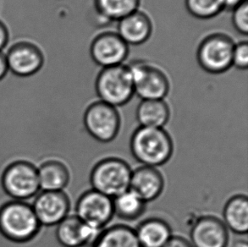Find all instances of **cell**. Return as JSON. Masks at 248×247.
Returning <instances> with one entry per match:
<instances>
[{"mask_svg": "<svg viewBox=\"0 0 248 247\" xmlns=\"http://www.w3.org/2000/svg\"><path fill=\"white\" fill-rule=\"evenodd\" d=\"M41 228L28 201L9 199L0 206V235L7 241L27 243L37 236Z\"/></svg>", "mask_w": 248, "mask_h": 247, "instance_id": "6da1fadb", "label": "cell"}, {"mask_svg": "<svg viewBox=\"0 0 248 247\" xmlns=\"http://www.w3.org/2000/svg\"><path fill=\"white\" fill-rule=\"evenodd\" d=\"M131 151L142 166L157 168L170 159L174 144L164 128L139 126L131 137Z\"/></svg>", "mask_w": 248, "mask_h": 247, "instance_id": "7a4b0ae2", "label": "cell"}, {"mask_svg": "<svg viewBox=\"0 0 248 247\" xmlns=\"http://www.w3.org/2000/svg\"><path fill=\"white\" fill-rule=\"evenodd\" d=\"M0 185L11 200H30L40 191L37 166L24 159L10 162L2 171Z\"/></svg>", "mask_w": 248, "mask_h": 247, "instance_id": "3957f363", "label": "cell"}, {"mask_svg": "<svg viewBox=\"0 0 248 247\" xmlns=\"http://www.w3.org/2000/svg\"><path fill=\"white\" fill-rule=\"evenodd\" d=\"M95 90L100 101L113 107L128 104L135 92L127 65L102 68L96 78Z\"/></svg>", "mask_w": 248, "mask_h": 247, "instance_id": "277c9868", "label": "cell"}, {"mask_svg": "<svg viewBox=\"0 0 248 247\" xmlns=\"http://www.w3.org/2000/svg\"><path fill=\"white\" fill-rule=\"evenodd\" d=\"M131 170L130 165L117 157L99 161L93 168L90 182L93 190L114 198L130 189Z\"/></svg>", "mask_w": 248, "mask_h": 247, "instance_id": "5b68a950", "label": "cell"}, {"mask_svg": "<svg viewBox=\"0 0 248 247\" xmlns=\"http://www.w3.org/2000/svg\"><path fill=\"white\" fill-rule=\"evenodd\" d=\"M134 85L135 94L141 100L165 99L170 90L167 74L148 61L137 60L127 64Z\"/></svg>", "mask_w": 248, "mask_h": 247, "instance_id": "8992f818", "label": "cell"}, {"mask_svg": "<svg viewBox=\"0 0 248 247\" xmlns=\"http://www.w3.org/2000/svg\"><path fill=\"white\" fill-rule=\"evenodd\" d=\"M235 43L227 34L214 32L205 37L198 45V63L202 70L213 75L226 72L232 67Z\"/></svg>", "mask_w": 248, "mask_h": 247, "instance_id": "52a82bcc", "label": "cell"}, {"mask_svg": "<svg viewBox=\"0 0 248 247\" xmlns=\"http://www.w3.org/2000/svg\"><path fill=\"white\" fill-rule=\"evenodd\" d=\"M84 125L91 137L104 143L114 140L121 129L117 108L98 100L91 104L84 113Z\"/></svg>", "mask_w": 248, "mask_h": 247, "instance_id": "ba28073f", "label": "cell"}, {"mask_svg": "<svg viewBox=\"0 0 248 247\" xmlns=\"http://www.w3.org/2000/svg\"><path fill=\"white\" fill-rule=\"evenodd\" d=\"M75 215L87 225L104 230L114 215L113 199L97 190H87L78 198Z\"/></svg>", "mask_w": 248, "mask_h": 247, "instance_id": "9c48e42d", "label": "cell"}, {"mask_svg": "<svg viewBox=\"0 0 248 247\" xmlns=\"http://www.w3.org/2000/svg\"><path fill=\"white\" fill-rule=\"evenodd\" d=\"M90 54L94 63L102 68L116 66L127 59L129 45L117 31H104L92 41Z\"/></svg>", "mask_w": 248, "mask_h": 247, "instance_id": "30bf717a", "label": "cell"}, {"mask_svg": "<svg viewBox=\"0 0 248 247\" xmlns=\"http://www.w3.org/2000/svg\"><path fill=\"white\" fill-rule=\"evenodd\" d=\"M31 206L43 227H55L70 214L71 201L64 190H40Z\"/></svg>", "mask_w": 248, "mask_h": 247, "instance_id": "8fae6325", "label": "cell"}, {"mask_svg": "<svg viewBox=\"0 0 248 247\" xmlns=\"http://www.w3.org/2000/svg\"><path fill=\"white\" fill-rule=\"evenodd\" d=\"M103 231L87 225L76 215H68L55 226V238L63 247H93Z\"/></svg>", "mask_w": 248, "mask_h": 247, "instance_id": "7c38bea8", "label": "cell"}, {"mask_svg": "<svg viewBox=\"0 0 248 247\" xmlns=\"http://www.w3.org/2000/svg\"><path fill=\"white\" fill-rule=\"evenodd\" d=\"M228 243V229L218 217L202 216L191 227L192 247H227Z\"/></svg>", "mask_w": 248, "mask_h": 247, "instance_id": "4fadbf2b", "label": "cell"}, {"mask_svg": "<svg viewBox=\"0 0 248 247\" xmlns=\"http://www.w3.org/2000/svg\"><path fill=\"white\" fill-rule=\"evenodd\" d=\"M8 69L18 77H27L37 73L44 64V55L33 44L21 43L14 45L5 54Z\"/></svg>", "mask_w": 248, "mask_h": 247, "instance_id": "5bb4252c", "label": "cell"}, {"mask_svg": "<svg viewBox=\"0 0 248 247\" xmlns=\"http://www.w3.org/2000/svg\"><path fill=\"white\" fill-rule=\"evenodd\" d=\"M165 188V179L157 168L141 166L132 171L130 190L144 202L156 200Z\"/></svg>", "mask_w": 248, "mask_h": 247, "instance_id": "9a60e30c", "label": "cell"}, {"mask_svg": "<svg viewBox=\"0 0 248 247\" xmlns=\"http://www.w3.org/2000/svg\"><path fill=\"white\" fill-rule=\"evenodd\" d=\"M117 33L128 45H141L153 33V23L147 14L137 10L118 21Z\"/></svg>", "mask_w": 248, "mask_h": 247, "instance_id": "2e32d148", "label": "cell"}, {"mask_svg": "<svg viewBox=\"0 0 248 247\" xmlns=\"http://www.w3.org/2000/svg\"><path fill=\"white\" fill-rule=\"evenodd\" d=\"M40 190L62 191L71 181L67 166L59 159H47L37 165Z\"/></svg>", "mask_w": 248, "mask_h": 247, "instance_id": "e0dca14e", "label": "cell"}, {"mask_svg": "<svg viewBox=\"0 0 248 247\" xmlns=\"http://www.w3.org/2000/svg\"><path fill=\"white\" fill-rule=\"evenodd\" d=\"M141 247H164L172 235L167 222L160 218H148L135 230Z\"/></svg>", "mask_w": 248, "mask_h": 247, "instance_id": "ac0fdd59", "label": "cell"}, {"mask_svg": "<svg viewBox=\"0 0 248 247\" xmlns=\"http://www.w3.org/2000/svg\"><path fill=\"white\" fill-rule=\"evenodd\" d=\"M226 228L237 234H246L248 231V200L245 195H235L227 202L223 212Z\"/></svg>", "mask_w": 248, "mask_h": 247, "instance_id": "d6986e66", "label": "cell"}, {"mask_svg": "<svg viewBox=\"0 0 248 247\" xmlns=\"http://www.w3.org/2000/svg\"><path fill=\"white\" fill-rule=\"evenodd\" d=\"M170 109L165 99L141 100L137 108L140 126L164 128L170 121Z\"/></svg>", "mask_w": 248, "mask_h": 247, "instance_id": "ffe728a7", "label": "cell"}, {"mask_svg": "<svg viewBox=\"0 0 248 247\" xmlns=\"http://www.w3.org/2000/svg\"><path fill=\"white\" fill-rule=\"evenodd\" d=\"M92 247H141L135 230L126 225L104 229Z\"/></svg>", "mask_w": 248, "mask_h": 247, "instance_id": "44dd1931", "label": "cell"}, {"mask_svg": "<svg viewBox=\"0 0 248 247\" xmlns=\"http://www.w3.org/2000/svg\"><path fill=\"white\" fill-rule=\"evenodd\" d=\"M141 0H94L97 15L106 21L123 19L139 10Z\"/></svg>", "mask_w": 248, "mask_h": 247, "instance_id": "7402d4cb", "label": "cell"}, {"mask_svg": "<svg viewBox=\"0 0 248 247\" xmlns=\"http://www.w3.org/2000/svg\"><path fill=\"white\" fill-rule=\"evenodd\" d=\"M113 205L114 214L124 220H136L146 210V202L130 189L113 198Z\"/></svg>", "mask_w": 248, "mask_h": 247, "instance_id": "603a6c76", "label": "cell"}, {"mask_svg": "<svg viewBox=\"0 0 248 247\" xmlns=\"http://www.w3.org/2000/svg\"><path fill=\"white\" fill-rule=\"evenodd\" d=\"M185 5L191 16L208 20L224 10L222 0H185Z\"/></svg>", "mask_w": 248, "mask_h": 247, "instance_id": "cb8c5ba5", "label": "cell"}, {"mask_svg": "<svg viewBox=\"0 0 248 247\" xmlns=\"http://www.w3.org/2000/svg\"><path fill=\"white\" fill-rule=\"evenodd\" d=\"M232 25L235 30L242 35L248 33V1L244 0L232 10Z\"/></svg>", "mask_w": 248, "mask_h": 247, "instance_id": "d4e9b609", "label": "cell"}, {"mask_svg": "<svg viewBox=\"0 0 248 247\" xmlns=\"http://www.w3.org/2000/svg\"><path fill=\"white\" fill-rule=\"evenodd\" d=\"M232 66H235L240 70H246L248 67V44L247 41H242L235 44Z\"/></svg>", "mask_w": 248, "mask_h": 247, "instance_id": "484cf974", "label": "cell"}, {"mask_svg": "<svg viewBox=\"0 0 248 247\" xmlns=\"http://www.w3.org/2000/svg\"><path fill=\"white\" fill-rule=\"evenodd\" d=\"M164 247H192L191 242L180 236H172Z\"/></svg>", "mask_w": 248, "mask_h": 247, "instance_id": "4316f807", "label": "cell"}, {"mask_svg": "<svg viewBox=\"0 0 248 247\" xmlns=\"http://www.w3.org/2000/svg\"><path fill=\"white\" fill-rule=\"evenodd\" d=\"M8 40H9L8 30L3 22L0 21V52H2L3 48L5 47Z\"/></svg>", "mask_w": 248, "mask_h": 247, "instance_id": "83f0119b", "label": "cell"}, {"mask_svg": "<svg viewBox=\"0 0 248 247\" xmlns=\"http://www.w3.org/2000/svg\"><path fill=\"white\" fill-rule=\"evenodd\" d=\"M9 69H8L5 54L0 52V80H2L3 77H5Z\"/></svg>", "mask_w": 248, "mask_h": 247, "instance_id": "f1b7e54d", "label": "cell"}, {"mask_svg": "<svg viewBox=\"0 0 248 247\" xmlns=\"http://www.w3.org/2000/svg\"><path fill=\"white\" fill-rule=\"evenodd\" d=\"M244 0H222L223 9L224 10H233L235 7L238 6L240 3H242Z\"/></svg>", "mask_w": 248, "mask_h": 247, "instance_id": "f546056e", "label": "cell"}]
</instances>
